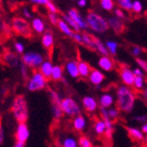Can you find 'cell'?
I'll return each mask as SVG.
<instances>
[{"instance_id": "cell-1", "label": "cell", "mask_w": 147, "mask_h": 147, "mask_svg": "<svg viewBox=\"0 0 147 147\" xmlns=\"http://www.w3.org/2000/svg\"><path fill=\"white\" fill-rule=\"evenodd\" d=\"M115 105L117 108L124 113H130L133 111L136 103V93L130 87L119 86L115 90Z\"/></svg>"}, {"instance_id": "cell-2", "label": "cell", "mask_w": 147, "mask_h": 147, "mask_svg": "<svg viewBox=\"0 0 147 147\" xmlns=\"http://www.w3.org/2000/svg\"><path fill=\"white\" fill-rule=\"evenodd\" d=\"M11 111L18 124H26L29 119V109H28V103L24 95H18L13 99Z\"/></svg>"}, {"instance_id": "cell-3", "label": "cell", "mask_w": 147, "mask_h": 147, "mask_svg": "<svg viewBox=\"0 0 147 147\" xmlns=\"http://www.w3.org/2000/svg\"><path fill=\"white\" fill-rule=\"evenodd\" d=\"M86 22H87L88 26L91 30L97 33H105L109 29L107 20L100 16V14L96 13L94 11L88 12L87 18H86Z\"/></svg>"}, {"instance_id": "cell-4", "label": "cell", "mask_w": 147, "mask_h": 147, "mask_svg": "<svg viewBox=\"0 0 147 147\" xmlns=\"http://www.w3.org/2000/svg\"><path fill=\"white\" fill-rule=\"evenodd\" d=\"M11 27L12 30L14 31V33H16L18 35L25 37L30 39L33 37L32 34V28H31L30 24L28 23L26 20H24L23 18H13L11 21Z\"/></svg>"}, {"instance_id": "cell-5", "label": "cell", "mask_w": 147, "mask_h": 147, "mask_svg": "<svg viewBox=\"0 0 147 147\" xmlns=\"http://www.w3.org/2000/svg\"><path fill=\"white\" fill-rule=\"evenodd\" d=\"M60 107H61L63 113H65L69 117H78L81 115V108L79 104L77 103V101L75 99L71 98V97H67L61 100L60 103Z\"/></svg>"}, {"instance_id": "cell-6", "label": "cell", "mask_w": 147, "mask_h": 147, "mask_svg": "<svg viewBox=\"0 0 147 147\" xmlns=\"http://www.w3.org/2000/svg\"><path fill=\"white\" fill-rule=\"evenodd\" d=\"M0 62L3 65H7L9 67H18V58L11 50L4 48L0 52Z\"/></svg>"}, {"instance_id": "cell-7", "label": "cell", "mask_w": 147, "mask_h": 147, "mask_svg": "<svg viewBox=\"0 0 147 147\" xmlns=\"http://www.w3.org/2000/svg\"><path fill=\"white\" fill-rule=\"evenodd\" d=\"M119 77L122 80L123 84L127 87H132L134 86L136 76L134 75L133 69H130L128 65H121L119 67Z\"/></svg>"}, {"instance_id": "cell-8", "label": "cell", "mask_w": 147, "mask_h": 147, "mask_svg": "<svg viewBox=\"0 0 147 147\" xmlns=\"http://www.w3.org/2000/svg\"><path fill=\"white\" fill-rule=\"evenodd\" d=\"M99 113H100L101 119L105 122V125H106V133L104 136L107 138L108 140H111V139H113V132H115L113 122L109 119V117H108V113H107V109H106V108L99 107Z\"/></svg>"}, {"instance_id": "cell-9", "label": "cell", "mask_w": 147, "mask_h": 147, "mask_svg": "<svg viewBox=\"0 0 147 147\" xmlns=\"http://www.w3.org/2000/svg\"><path fill=\"white\" fill-rule=\"evenodd\" d=\"M45 86H46V78L40 73H35L33 78L29 82V90L30 91L41 90Z\"/></svg>"}, {"instance_id": "cell-10", "label": "cell", "mask_w": 147, "mask_h": 147, "mask_svg": "<svg viewBox=\"0 0 147 147\" xmlns=\"http://www.w3.org/2000/svg\"><path fill=\"white\" fill-rule=\"evenodd\" d=\"M127 134L134 142H143L145 139L144 134L141 131V129H138L136 127H131V126H126L125 127Z\"/></svg>"}, {"instance_id": "cell-11", "label": "cell", "mask_w": 147, "mask_h": 147, "mask_svg": "<svg viewBox=\"0 0 147 147\" xmlns=\"http://www.w3.org/2000/svg\"><path fill=\"white\" fill-rule=\"evenodd\" d=\"M107 23L110 29H113V30L115 31V33H117V34H122L125 31V29H126V26H125L124 22H123L121 18H117L115 16L108 18Z\"/></svg>"}, {"instance_id": "cell-12", "label": "cell", "mask_w": 147, "mask_h": 147, "mask_svg": "<svg viewBox=\"0 0 147 147\" xmlns=\"http://www.w3.org/2000/svg\"><path fill=\"white\" fill-rule=\"evenodd\" d=\"M23 62L29 67H37L43 62V58L37 53H27L23 56Z\"/></svg>"}, {"instance_id": "cell-13", "label": "cell", "mask_w": 147, "mask_h": 147, "mask_svg": "<svg viewBox=\"0 0 147 147\" xmlns=\"http://www.w3.org/2000/svg\"><path fill=\"white\" fill-rule=\"evenodd\" d=\"M98 67L104 71H111L115 69V62L110 56H102L98 60Z\"/></svg>"}, {"instance_id": "cell-14", "label": "cell", "mask_w": 147, "mask_h": 147, "mask_svg": "<svg viewBox=\"0 0 147 147\" xmlns=\"http://www.w3.org/2000/svg\"><path fill=\"white\" fill-rule=\"evenodd\" d=\"M82 104L84 109L87 111V113H95L98 108V104H97V101L95 100L93 97L91 96H85L82 99Z\"/></svg>"}, {"instance_id": "cell-15", "label": "cell", "mask_w": 147, "mask_h": 147, "mask_svg": "<svg viewBox=\"0 0 147 147\" xmlns=\"http://www.w3.org/2000/svg\"><path fill=\"white\" fill-rule=\"evenodd\" d=\"M104 80H105V76L102 71L96 69H92L89 75V81L91 82V84H93L94 86H100L104 82Z\"/></svg>"}, {"instance_id": "cell-16", "label": "cell", "mask_w": 147, "mask_h": 147, "mask_svg": "<svg viewBox=\"0 0 147 147\" xmlns=\"http://www.w3.org/2000/svg\"><path fill=\"white\" fill-rule=\"evenodd\" d=\"M115 99L113 94H110V93H103L100 96V98H99V107L109 109L115 104Z\"/></svg>"}, {"instance_id": "cell-17", "label": "cell", "mask_w": 147, "mask_h": 147, "mask_svg": "<svg viewBox=\"0 0 147 147\" xmlns=\"http://www.w3.org/2000/svg\"><path fill=\"white\" fill-rule=\"evenodd\" d=\"M67 16H71V18H73L74 21H75L77 24H78L79 27H80L81 29H83V30H86V29H88V28H89V26H88L87 22H86L85 20H83V18L81 16V14L79 13V11L77 10V9H75V8L69 9Z\"/></svg>"}, {"instance_id": "cell-18", "label": "cell", "mask_w": 147, "mask_h": 147, "mask_svg": "<svg viewBox=\"0 0 147 147\" xmlns=\"http://www.w3.org/2000/svg\"><path fill=\"white\" fill-rule=\"evenodd\" d=\"M29 130H28V127L26 124H20L18 127V130H16V142H21L25 143L29 138Z\"/></svg>"}, {"instance_id": "cell-19", "label": "cell", "mask_w": 147, "mask_h": 147, "mask_svg": "<svg viewBox=\"0 0 147 147\" xmlns=\"http://www.w3.org/2000/svg\"><path fill=\"white\" fill-rule=\"evenodd\" d=\"M10 36H11V32H10L9 27L4 22L0 20V43H3Z\"/></svg>"}, {"instance_id": "cell-20", "label": "cell", "mask_w": 147, "mask_h": 147, "mask_svg": "<svg viewBox=\"0 0 147 147\" xmlns=\"http://www.w3.org/2000/svg\"><path fill=\"white\" fill-rule=\"evenodd\" d=\"M82 38H83V44L82 45L86 46V47H88V48L91 49V50H96L94 36L87 34V33H83Z\"/></svg>"}, {"instance_id": "cell-21", "label": "cell", "mask_w": 147, "mask_h": 147, "mask_svg": "<svg viewBox=\"0 0 147 147\" xmlns=\"http://www.w3.org/2000/svg\"><path fill=\"white\" fill-rule=\"evenodd\" d=\"M73 127L74 129L78 132H82L84 131V129L86 128V119L84 115H80L78 117H76L73 121Z\"/></svg>"}, {"instance_id": "cell-22", "label": "cell", "mask_w": 147, "mask_h": 147, "mask_svg": "<svg viewBox=\"0 0 147 147\" xmlns=\"http://www.w3.org/2000/svg\"><path fill=\"white\" fill-rule=\"evenodd\" d=\"M93 129H94V132L97 134L98 136H103L105 135L106 133V125L105 122H104L102 119H98L95 121L94 126H93Z\"/></svg>"}, {"instance_id": "cell-23", "label": "cell", "mask_w": 147, "mask_h": 147, "mask_svg": "<svg viewBox=\"0 0 147 147\" xmlns=\"http://www.w3.org/2000/svg\"><path fill=\"white\" fill-rule=\"evenodd\" d=\"M67 71H69L71 77H73V78H78V77L80 76V73H79V62L75 61V60L69 61L67 64Z\"/></svg>"}, {"instance_id": "cell-24", "label": "cell", "mask_w": 147, "mask_h": 147, "mask_svg": "<svg viewBox=\"0 0 147 147\" xmlns=\"http://www.w3.org/2000/svg\"><path fill=\"white\" fill-rule=\"evenodd\" d=\"M95 40V45H96V51H98L102 56H109V52H108L107 48H106L105 44L101 41L99 38L94 37Z\"/></svg>"}, {"instance_id": "cell-25", "label": "cell", "mask_w": 147, "mask_h": 147, "mask_svg": "<svg viewBox=\"0 0 147 147\" xmlns=\"http://www.w3.org/2000/svg\"><path fill=\"white\" fill-rule=\"evenodd\" d=\"M91 67L90 65L85 61H79V73H80V76L83 78H87L89 77L90 73H91Z\"/></svg>"}, {"instance_id": "cell-26", "label": "cell", "mask_w": 147, "mask_h": 147, "mask_svg": "<svg viewBox=\"0 0 147 147\" xmlns=\"http://www.w3.org/2000/svg\"><path fill=\"white\" fill-rule=\"evenodd\" d=\"M52 71H53V67L51 65V63L49 61H46L42 64V67H41L42 75H43L46 79L51 78V76H52Z\"/></svg>"}, {"instance_id": "cell-27", "label": "cell", "mask_w": 147, "mask_h": 147, "mask_svg": "<svg viewBox=\"0 0 147 147\" xmlns=\"http://www.w3.org/2000/svg\"><path fill=\"white\" fill-rule=\"evenodd\" d=\"M42 44H43L44 47H46L47 49L52 47V45H53V35L50 31H48V32L46 33V34L43 36V38H42Z\"/></svg>"}, {"instance_id": "cell-28", "label": "cell", "mask_w": 147, "mask_h": 147, "mask_svg": "<svg viewBox=\"0 0 147 147\" xmlns=\"http://www.w3.org/2000/svg\"><path fill=\"white\" fill-rule=\"evenodd\" d=\"M117 4L123 10L130 11L133 8V1L132 0H117Z\"/></svg>"}, {"instance_id": "cell-29", "label": "cell", "mask_w": 147, "mask_h": 147, "mask_svg": "<svg viewBox=\"0 0 147 147\" xmlns=\"http://www.w3.org/2000/svg\"><path fill=\"white\" fill-rule=\"evenodd\" d=\"M101 7L106 11L115 10V0H99Z\"/></svg>"}, {"instance_id": "cell-30", "label": "cell", "mask_w": 147, "mask_h": 147, "mask_svg": "<svg viewBox=\"0 0 147 147\" xmlns=\"http://www.w3.org/2000/svg\"><path fill=\"white\" fill-rule=\"evenodd\" d=\"M57 25H58V28H59L60 30H61L62 32L64 33V34L67 35V36H69V37H73L74 32L71 30V29H69V25H67V24L65 23V22H63L62 20H58Z\"/></svg>"}, {"instance_id": "cell-31", "label": "cell", "mask_w": 147, "mask_h": 147, "mask_svg": "<svg viewBox=\"0 0 147 147\" xmlns=\"http://www.w3.org/2000/svg\"><path fill=\"white\" fill-rule=\"evenodd\" d=\"M133 87L135 88V91H142V90L145 88V78L144 77H136Z\"/></svg>"}, {"instance_id": "cell-32", "label": "cell", "mask_w": 147, "mask_h": 147, "mask_svg": "<svg viewBox=\"0 0 147 147\" xmlns=\"http://www.w3.org/2000/svg\"><path fill=\"white\" fill-rule=\"evenodd\" d=\"M105 46L107 48L109 54L111 55H115L117 53V48H119V44L115 41H106L105 42Z\"/></svg>"}, {"instance_id": "cell-33", "label": "cell", "mask_w": 147, "mask_h": 147, "mask_svg": "<svg viewBox=\"0 0 147 147\" xmlns=\"http://www.w3.org/2000/svg\"><path fill=\"white\" fill-rule=\"evenodd\" d=\"M63 16L64 22H65V23H67V25L71 26V27L74 29V31H75V32H76V33H79V32H80L81 28L79 27L78 24H77L76 22L74 21V20L71 18V16H67V14H65V16H64V14H63V16Z\"/></svg>"}, {"instance_id": "cell-34", "label": "cell", "mask_w": 147, "mask_h": 147, "mask_svg": "<svg viewBox=\"0 0 147 147\" xmlns=\"http://www.w3.org/2000/svg\"><path fill=\"white\" fill-rule=\"evenodd\" d=\"M62 71H63V69L59 65H55L53 67V71H52V76L51 78L54 81H58L60 79H62Z\"/></svg>"}, {"instance_id": "cell-35", "label": "cell", "mask_w": 147, "mask_h": 147, "mask_svg": "<svg viewBox=\"0 0 147 147\" xmlns=\"http://www.w3.org/2000/svg\"><path fill=\"white\" fill-rule=\"evenodd\" d=\"M52 113H53V119H54V121L57 122V121H59V119H61L63 111H62L60 105H54V104H52Z\"/></svg>"}, {"instance_id": "cell-36", "label": "cell", "mask_w": 147, "mask_h": 147, "mask_svg": "<svg viewBox=\"0 0 147 147\" xmlns=\"http://www.w3.org/2000/svg\"><path fill=\"white\" fill-rule=\"evenodd\" d=\"M107 113H108V117H109V119H111L113 122L117 121L119 117V115H121V111H119L117 107L109 108V109H107Z\"/></svg>"}, {"instance_id": "cell-37", "label": "cell", "mask_w": 147, "mask_h": 147, "mask_svg": "<svg viewBox=\"0 0 147 147\" xmlns=\"http://www.w3.org/2000/svg\"><path fill=\"white\" fill-rule=\"evenodd\" d=\"M78 142L81 147H94L92 142L89 140V138H87L86 136H80Z\"/></svg>"}, {"instance_id": "cell-38", "label": "cell", "mask_w": 147, "mask_h": 147, "mask_svg": "<svg viewBox=\"0 0 147 147\" xmlns=\"http://www.w3.org/2000/svg\"><path fill=\"white\" fill-rule=\"evenodd\" d=\"M33 28H34L38 33L43 32V30H44L43 22H42L41 20H39V18H35L34 21H33Z\"/></svg>"}, {"instance_id": "cell-39", "label": "cell", "mask_w": 147, "mask_h": 147, "mask_svg": "<svg viewBox=\"0 0 147 147\" xmlns=\"http://www.w3.org/2000/svg\"><path fill=\"white\" fill-rule=\"evenodd\" d=\"M78 146V143L77 141L71 137L65 138L62 142V147H77Z\"/></svg>"}, {"instance_id": "cell-40", "label": "cell", "mask_w": 147, "mask_h": 147, "mask_svg": "<svg viewBox=\"0 0 147 147\" xmlns=\"http://www.w3.org/2000/svg\"><path fill=\"white\" fill-rule=\"evenodd\" d=\"M50 97H51V101H52V104H54V105H60L62 99H60L59 95L56 92L53 91V90H50Z\"/></svg>"}, {"instance_id": "cell-41", "label": "cell", "mask_w": 147, "mask_h": 147, "mask_svg": "<svg viewBox=\"0 0 147 147\" xmlns=\"http://www.w3.org/2000/svg\"><path fill=\"white\" fill-rule=\"evenodd\" d=\"M143 10V5L141 3V1L139 0H135L133 1V8H132V11L135 12V13H140Z\"/></svg>"}, {"instance_id": "cell-42", "label": "cell", "mask_w": 147, "mask_h": 147, "mask_svg": "<svg viewBox=\"0 0 147 147\" xmlns=\"http://www.w3.org/2000/svg\"><path fill=\"white\" fill-rule=\"evenodd\" d=\"M136 62L138 63V67H140L144 73L147 74V60L138 57V58H136Z\"/></svg>"}, {"instance_id": "cell-43", "label": "cell", "mask_w": 147, "mask_h": 147, "mask_svg": "<svg viewBox=\"0 0 147 147\" xmlns=\"http://www.w3.org/2000/svg\"><path fill=\"white\" fill-rule=\"evenodd\" d=\"M133 119L135 122L141 123L142 125L147 124V115H135L133 117Z\"/></svg>"}, {"instance_id": "cell-44", "label": "cell", "mask_w": 147, "mask_h": 147, "mask_svg": "<svg viewBox=\"0 0 147 147\" xmlns=\"http://www.w3.org/2000/svg\"><path fill=\"white\" fill-rule=\"evenodd\" d=\"M131 52L134 56H136V57L138 58L139 56H140L141 53H142V50H141V48L139 47V46H133L131 49Z\"/></svg>"}, {"instance_id": "cell-45", "label": "cell", "mask_w": 147, "mask_h": 147, "mask_svg": "<svg viewBox=\"0 0 147 147\" xmlns=\"http://www.w3.org/2000/svg\"><path fill=\"white\" fill-rule=\"evenodd\" d=\"M115 16L117 18H121V20H123V18H125V12H124V10L123 9H121L119 7H117V8H115Z\"/></svg>"}, {"instance_id": "cell-46", "label": "cell", "mask_w": 147, "mask_h": 147, "mask_svg": "<svg viewBox=\"0 0 147 147\" xmlns=\"http://www.w3.org/2000/svg\"><path fill=\"white\" fill-rule=\"evenodd\" d=\"M73 39L76 40L78 43L80 44H83V38H82V34H80V33H74L73 37H71Z\"/></svg>"}, {"instance_id": "cell-47", "label": "cell", "mask_w": 147, "mask_h": 147, "mask_svg": "<svg viewBox=\"0 0 147 147\" xmlns=\"http://www.w3.org/2000/svg\"><path fill=\"white\" fill-rule=\"evenodd\" d=\"M133 73L136 77H144L145 76V73L140 69V67H136V69H134Z\"/></svg>"}, {"instance_id": "cell-48", "label": "cell", "mask_w": 147, "mask_h": 147, "mask_svg": "<svg viewBox=\"0 0 147 147\" xmlns=\"http://www.w3.org/2000/svg\"><path fill=\"white\" fill-rule=\"evenodd\" d=\"M49 20H50L51 24H53V25H56V23H58V18H56V14L55 13L49 14Z\"/></svg>"}, {"instance_id": "cell-49", "label": "cell", "mask_w": 147, "mask_h": 147, "mask_svg": "<svg viewBox=\"0 0 147 147\" xmlns=\"http://www.w3.org/2000/svg\"><path fill=\"white\" fill-rule=\"evenodd\" d=\"M3 139H4V132H3L2 122H1V119H0V144L3 142Z\"/></svg>"}, {"instance_id": "cell-50", "label": "cell", "mask_w": 147, "mask_h": 147, "mask_svg": "<svg viewBox=\"0 0 147 147\" xmlns=\"http://www.w3.org/2000/svg\"><path fill=\"white\" fill-rule=\"evenodd\" d=\"M46 6L48 7V9L51 11V13H56V12H57V8H56V7H55L51 2H49Z\"/></svg>"}, {"instance_id": "cell-51", "label": "cell", "mask_w": 147, "mask_h": 147, "mask_svg": "<svg viewBox=\"0 0 147 147\" xmlns=\"http://www.w3.org/2000/svg\"><path fill=\"white\" fill-rule=\"evenodd\" d=\"M32 2H35V3H39V4H45L47 5L49 2H50V0H31Z\"/></svg>"}, {"instance_id": "cell-52", "label": "cell", "mask_w": 147, "mask_h": 147, "mask_svg": "<svg viewBox=\"0 0 147 147\" xmlns=\"http://www.w3.org/2000/svg\"><path fill=\"white\" fill-rule=\"evenodd\" d=\"M16 48L18 50V53H23L24 52V46L21 43H16Z\"/></svg>"}, {"instance_id": "cell-53", "label": "cell", "mask_w": 147, "mask_h": 147, "mask_svg": "<svg viewBox=\"0 0 147 147\" xmlns=\"http://www.w3.org/2000/svg\"><path fill=\"white\" fill-rule=\"evenodd\" d=\"M141 96H142V98L147 102V86L141 91Z\"/></svg>"}, {"instance_id": "cell-54", "label": "cell", "mask_w": 147, "mask_h": 147, "mask_svg": "<svg viewBox=\"0 0 147 147\" xmlns=\"http://www.w3.org/2000/svg\"><path fill=\"white\" fill-rule=\"evenodd\" d=\"M141 131L143 132V134H146L147 135V124L142 125V127H141Z\"/></svg>"}, {"instance_id": "cell-55", "label": "cell", "mask_w": 147, "mask_h": 147, "mask_svg": "<svg viewBox=\"0 0 147 147\" xmlns=\"http://www.w3.org/2000/svg\"><path fill=\"white\" fill-rule=\"evenodd\" d=\"M86 4H87V0H79V5L82 7L86 6Z\"/></svg>"}, {"instance_id": "cell-56", "label": "cell", "mask_w": 147, "mask_h": 147, "mask_svg": "<svg viewBox=\"0 0 147 147\" xmlns=\"http://www.w3.org/2000/svg\"><path fill=\"white\" fill-rule=\"evenodd\" d=\"M14 147H25V143H21V142H16Z\"/></svg>"}, {"instance_id": "cell-57", "label": "cell", "mask_w": 147, "mask_h": 147, "mask_svg": "<svg viewBox=\"0 0 147 147\" xmlns=\"http://www.w3.org/2000/svg\"><path fill=\"white\" fill-rule=\"evenodd\" d=\"M24 13H25V16H27V18H31V14L29 13V12H28V10L26 8L24 9Z\"/></svg>"}, {"instance_id": "cell-58", "label": "cell", "mask_w": 147, "mask_h": 147, "mask_svg": "<svg viewBox=\"0 0 147 147\" xmlns=\"http://www.w3.org/2000/svg\"><path fill=\"white\" fill-rule=\"evenodd\" d=\"M143 142H144L145 144L147 145V136H146V137H145V139H144V141H143Z\"/></svg>"}, {"instance_id": "cell-59", "label": "cell", "mask_w": 147, "mask_h": 147, "mask_svg": "<svg viewBox=\"0 0 147 147\" xmlns=\"http://www.w3.org/2000/svg\"><path fill=\"white\" fill-rule=\"evenodd\" d=\"M1 7H2V5H1V2H0V10H1Z\"/></svg>"}]
</instances>
